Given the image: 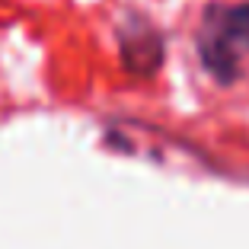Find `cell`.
Here are the masks:
<instances>
[{"label":"cell","mask_w":249,"mask_h":249,"mask_svg":"<svg viewBox=\"0 0 249 249\" xmlns=\"http://www.w3.org/2000/svg\"><path fill=\"white\" fill-rule=\"evenodd\" d=\"M198 58L217 83H233L249 58V0L211 3L195 32Z\"/></svg>","instance_id":"1"},{"label":"cell","mask_w":249,"mask_h":249,"mask_svg":"<svg viewBox=\"0 0 249 249\" xmlns=\"http://www.w3.org/2000/svg\"><path fill=\"white\" fill-rule=\"evenodd\" d=\"M118 54L122 64L138 77H154L166 58V42L147 19H128L118 26Z\"/></svg>","instance_id":"2"}]
</instances>
